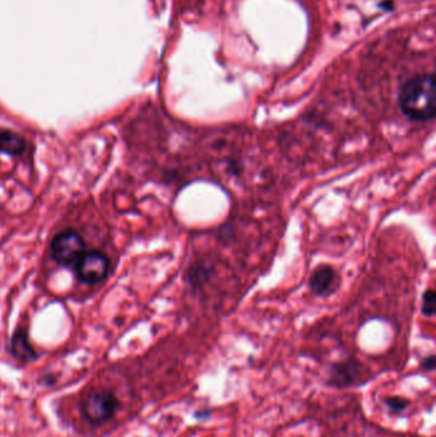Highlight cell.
Instances as JSON below:
<instances>
[{
    "mask_svg": "<svg viewBox=\"0 0 436 437\" xmlns=\"http://www.w3.org/2000/svg\"><path fill=\"white\" fill-rule=\"evenodd\" d=\"M384 405L387 407L389 412L399 414V413H403L406 409H408L411 402L403 396H387L384 399Z\"/></svg>",
    "mask_w": 436,
    "mask_h": 437,
    "instance_id": "9c48e42d",
    "label": "cell"
},
{
    "mask_svg": "<svg viewBox=\"0 0 436 437\" xmlns=\"http://www.w3.org/2000/svg\"><path fill=\"white\" fill-rule=\"evenodd\" d=\"M420 366L421 368H422V371H434L436 367L435 355H431L426 357V358H424V359L421 361Z\"/></svg>",
    "mask_w": 436,
    "mask_h": 437,
    "instance_id": "8fae6325",
    "label": "cell"
},
{
    "mask_svg": "<svg viewBox=\"0 0 436 437\" xmlns=\"http://www.w3.org/2000/svg\"><path fill=\"white\" fill-rule=\"evenodd\" d=\"M107 271L109 260L104 253L98 251L83 253L76 264L78 279L86 284H96L104 280L107 278Z\"/></svg>",
    "mask_w": 436,
    "mask_h": 437,
    "instance_id": "277c9868",
    "label": "cell"
},
{
    "mask_svg": "<svg viewBox=\"0 0 436 437\" xmlns=\"http://www.w3.org/2000/svg\"><path fill=\"white\" fill-rule=\"evenodd\" d=\"M436 294L434 289H428L422 297V314L425 316H433L435 314Z\"/></svg>",
    "mask_w": 436,
    "mask_h": 437,
    "instance_id": "30bf717a",
    "label": "cell"
},
{
    "mask_svg": "<svg viewBox=\"0 0 436 437\" xmlns=\"http://www.w3.org/2000/svg\"><path fill=\"white\" fill-rule=\"evenodd\" d=\"M50 253L55 262L72 266L85 253V242L76 231H63L51 240Z\"/></svg>",
    "mask_w": 436,
    "mask_h": 437,
    "instance_id": "3957f363",
    "label": "cell"
},
{
    "mask_svg": "<svg viewBox=\"0 0 436 437\" xmlns=\"http://www.w3.org/2000/svg\"><path fill=\"white\" fill-rule=\"evenodd\" d=\"M119 408L116 396L109 390H95L85 396L81 404L83 417L92 425H101L114 417Z\"/></svg>",
    "mask_w": 436,
    "mask_h": 437,
    "instance_id": "7a4b0ae2",
    "label": "cell"
},
{
    "mask_svg": "<svg viewBox=\"0 0 436 437\" xmlns=\"http://www.w3.org/2000/svg\"><path fill=\"white\" fill-rule=\"evenodd\" d=\"M10 352L19 362L28 363L37 359V353L30 344L27 334L24 330L15 332L10 341Z\"/></svg>",
    "mask_w": 436,
    "mask_h": 437,
    "instance_id": "52a82bcc",
    "label": "cell"
},
{
    "mask_svg": "<svg viewBox=\"0 0 436 437\" xmlns=\"http://www.w3.org/2000/svg\"><path fill=\"white\" fill-rule=\"evenodd\" d=\"M25 140L15 132L0 131V151L8 155H21L25 150Z\"/></svg>",
    "mask_w": 436,
    "mask_h": 437,
    "instance_id": "ba28073f",
    "label": "cell"
},
{
    "mask_svg": "<svg viewBox=\"0 0 436 437\" xmlns=\"http://www.w3.org/2000/svg\"><path fill=\"white\" fill-rule=\"evenodd\" d=\"M361 376V364L354 358L331 364L326 384L335 389H346L357 384Z\"/></svg>",
    "mask_w": 436,
    "mask_h": 437,
    "instance_id": "5b68a950",
    "label": "cell"
},
{
    "mask_svg": "<svg viewBox=\"0 0 436 437\" xmlns=\"http://www.w3.org/2000/svg\"><path fill=\"white\" fill-rule=\"evenodd\" d=\"M340 283V278L329 265H321L313 270L310 278V288L319 297H329L333 294Z\"/></svg>",
    "mask_w": 436,
    "mask_h": 437,
    "instance_id": "8992f818",
    "label": "cell"
},
{
    "mask_svg": "<svg viewBox=\"0 0 436 437\" xmlns=\"http://www.w3.org/2000/svg\"><path fill=\"white\" fill-rule=\"evenodd\" d=\"M398 104L404 116L416 122H428L435 116L436 92L434 75H419L402 84Z\"/></svg>",
    "mask_w": 436,
    "mask_h": 437,
    "instance_id": "6da1fadb",
    "label": "cell"
}]
</instances>
